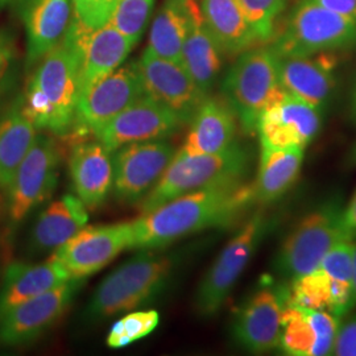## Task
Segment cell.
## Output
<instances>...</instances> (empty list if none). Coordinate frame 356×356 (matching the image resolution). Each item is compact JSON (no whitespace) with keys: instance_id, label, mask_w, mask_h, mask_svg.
I'll return each mask as SVG.
<instances>
[{"instance_id":"obj_20","label":"cell","mask_w":356,"mask_h":356,"mask_svg":"<svg viewBox=\"0 0 356 356\" xmlns=\"http://www.w3.org/2000/svg\"><path fill=\"white\" fill-rule=\"evenodd\" d=\"M335 64L334 53L279 57L281 86L288 94L323 111L337 85Z\"/></svg>"},{"instance_id":"obj_10","label":"cell","mask_w":356,"mask_h":356,"mask_svg":"<svg viewBox=\"0 0 356 356\" xmlns=\"http://www.w3.org/2000/svg\"><path fill=\"white\" fill-rule=\"evenodd\" d=\"M286 304L288 286L273 280L261 282L234 318L231 329L234 341L252 354L279 350Z\"/></svg>"},{"instance_id":"obj_45","label":"cell","mask_w":356,"mask_h":356,"mask_svg":"<svg viewBox=\"0 0 356 356\" xmlns=\"http://www.w3.org/2000/svg\"><path fill=\"white\" fill-rule=\"evenodd\" d=\"M0 206H1V204H0Z\"/></svg>"},{"instance_id":"obj_3","label":"cell","mask_w":356,"mask_h":356,"mask_svg":"<svg viewBox=\"0 0 356 356\" xmlns=\"http://www.w3.org/2000/svg\"><path fill=\"white\" fill-rule=\"evenodd\" d=\"M175 266L173 256L143 250L103 279L86 307L88 319L110 318L152 302L169 285Z\"/></svg>"},{"instance_id":"obj_17","label":"cell","mask_w":356,"mask_h":356,"mask_svg":"<svg viewBox=\"0 0 356 356\" xmlns=\"http://www.w3.org/2000/svg\"><path fill=\"white\" fill-rule=\"evenodd\" d=\"M144 92L189 123L207 97L184 65L161 58L145 49L136 61Z\"/></svg>"},{"instance_id":"obj_26","label":"cell","mask_w":356,"mask_h":356,"mask_svg":"<svg viewBox=\"0 0 356 356\" xmlns=\"http://www.w3.org/2000/svg\"><path fill=\"white\" fill-rule=\"evenodd\" d=\"M89 210L73 194H65L48 204L38 216L31 232L33 252L56 251L88 226Z\"/></svg>"},{"instance_id":"obj_22","label":"cell","mask_w":356,"mask_h":356,"mask_svg":"<svg viewBox=\"0 0 356 356\" xmlns=\"http://www.w3.org/2000/svg\"><path fill=\"white\" fill-rule=\"evenodd\" d=\"M69 172L82 204L89 211L99 209L113 189V153L98 140L79 141L70 151Z\"/></svg>"},{"instance_id":"obj_16","label":"cell","mask_w":356,"mask_h":356,"mask_svg":"<svg viewBox=\"0 0 356 356\" xmlns=\"http://www.w3.org/2000/svg\"><path fill=\"white\" fill-rule=\"evenodd\" d=\"M322 127V110L285 94L270 104L257 119L256 134L260 148L305 149L318 136Z\"/></svg>"},{"instance_id":"obj_43","label":"cell","mask_w":356,"mask_h":356,"mask_svg":"<svg viewBox=\"0 0 356 356\" xmlns=\"http://www.w3.org/2000/svg\"><path fill=\"white\" fill-rule=\"evenodd\" d=\"M354 296H355V304H356V251H355V260H354Z\"/></svg>"},{"instance_id":"obj_1","label":"cell","mask_w":356,"mask_h":356,"mask_svg":"<svg viewBox=\"0 0 356 356\" xmlns=\"http://www.w3.org/2000/svg\"><path fill=\"white\" fill-rule=\"evenodd\" d=\"M254 204L252 184L245 181L179 195L131 220L129 250H159L204 229L227 226Z\"/></svg>"},{"instance_id":"obj_29","label":"cell","mask_w":356,"mask_h":356,"mask_svg":"<svg viewBox=\"0 0 356 356\" xmlns=\"http://www.w3.org/2000/svg\"><path fill=\"white\" fill-rule=\"evenodd\" d=\"M35 127L22 111L20 98L0 116V191H7L16 169L38 138Z\"/></svg>"},{"instance_id":"obj_7","label":"cell","mask_w":356,"mask_h":356,"mask_svg":"<svg viewBox=\"0 0 356 356\" xmlns=\"http://www.w3.org/2000/svg\"><path fill=\"white\" fill-rule=\"evenodd\" d=\"M344 206L338 198L319 204L300 219L281 243L275 257V270L292 281L317 269L323 257L346 236Z\"/></svg>"},{"instance_id":"obj_31","label":"cell","mask_w":356,"mask_h":356,"mask_svg":"<svg viewBox=\"0 0 356 356\" xmlns=\"http://www.w3.org/2000/svg\"><path fill=\"white\" fill-rule=\"evenodd\" d=\"M288 304L331 313L332 280L318 267L304 276L289 281Z\"/></svg>"},{"instance_id":"obj_15","label":"cell","mask_w":356,"mask_h":356,"mask_svg":"<svg viewBox=\"0 0 356 356\" xmlns=\"http://www.w3.org/2000/svg\"><path fill=\"white\" fill-rule=\"evenodd\" d=\"M182 124L185 123L179 116L144 94L99 128L94 136L113 153L134 143L164 140L176 134Z\"/></svg>"},{"instance_id":"obj_8","label":"cell","mask_w":356,"mask_h":356,"mask_svg":"<svg viewBox=\"0 0 356 356\" xmlns=\"http://www.w3.org/2000/svg\"><path fill=\"white\" fill-rule=\"evenodd\" d=\"M272 225L273 220L260 210L222 248L194 296V309L201 317L210 318L220 312Z\"/></svg>"},{"instance_id":"obj_25","label":"cell","mask_w":356,"mask_h":356,"mask_svg":"<svg viewBox=\"0 0 356 356\" xmlns=\"http://www.w3.org/2000/svg\"><path fill=\"white\" fill-rule=\"evenodd\" d=\"M70 280L66 269L51 257L40 264L13 261L4 272L0 289V318L13 307Z\"/></svg>"},{"instance_id":"obj_14","label":"cell","mask_w":356,"mask_h":356,"mask_svg":"<svg viewBox=\"0 0 356 356\" xmlns=\"http://www.w3.org/2000/svg\"><path fill=\"white\" fill-rule=\"evenodd\" d=\"M81 284L73 279L13 307L0 318V343L15 347L36 341L64 317Z\"/></svg>"},{"instance_id":"obj_42","label":"cell","mask_w":356,"mask_h":356,"mask_svg":"<svg viewBox=\"0 0 356 356\" xmlns=\"http://www.w3.org/2000/svg\"><path fill=\"white\" fill-rule=\"evenodd\" d=\"M350 115L351 119L356 123V83L354 91H353V97H351V106H350Z\"/></svg>"},{"instance_id":"obj_4","label":"cell","mask_w":356,"mask_h":356,"mask_svg":"<svg viewBox=\"0 0 356 356\" xmlns=\"http://www.w3.org/2000/svg\"><path fill=\"white\" fill-rule=\"evenodd\" d=\"M251 168V152L236 143L227 151L188 154L178 149L163 177L141 202L140 216L191 191L242 182Z\"/></svg>"},{"instance_id":"obj_44","label":"cell","mask_w":356,"mask_h":356,"mask_svg":"<svg viewBox=\"0 0 356 356\" xmlns=\"http://www.w3.org/2000/svg\"><path fill=\"white\" fill-rule=\"evenodd\" d=\"M11 1H13V0H0V8H3V7H6V6H8Z\"/></svg>"},{"instance_id":"obj_21","label":"cell","mask_w":356,"mask_h":356,"mask_svg":"<svg viewBox=\"0 0 356 356\" xmlns=\"http://www.w3.org/2000/svg\"><path fill=\"white\" fill-rule=\"evenodd\" d=\"M20 16L26 38V67H32L63 40L73 20L72 0H23Z\"/></svg>"},{"instance_id":"obj_12","label":"cell","mask_w":356,"mask_h":356,"mask_svg":"<svg viewBox=\"0 0 356 356\" xmlns=\"http://www.w3.org/2000/svg\"><path fill=\"white\" fill-rule=\"evenodd\" d=\"M144 94L136 61L119 66L79 95L72 132L94 135Z\"/></svg>"},{"instance_id":"obj_11","label":"cell","mask_w":356,"mask_h":356,"mask_svg":"<svg viewBox=\"0 0 356 356\" xmlns=\"http://www.w3.org/2000/svg\"><path fill=\"white\" fill-rule=\"evenodd\" d=\"M176 148L164 140L128 144L113 152V191L120 204H140L163 177Z\"/></svg>"},{"instance_id":"obj_13","label":"cell","mask_w":356,"mask_h":356,"mask_svg":"<svg viewBox=\"0 0 356 356\" xmlns=\"http://www.w3.org/2000/svg\"><path fill=\"white\" fill-rule=\"evenodd\" d=\"M131 242V222L86 226L53 251L51 257L66 269L72 279L83 280L107 267L124 250H129Z\"/></svg>"},{"instance_id":"obj_32","label":"cell","mask_w":356,"mask_h":356,"mask_svg":"<svg viewBox=\"0 0 356 356\" xmlns=\"http://www.w3.org/2000/svg\"><path fill=\"white\" fill-rule=\"evenodd\" d=\"M160 323V314L156 310L131 312L123 318L114 322L107 335V346L123 348L152 334Z\"/></svg>"},{"instance_id":"obj_37","label":"cell","mask_w":356,"mask_h":356,"mask_svg":"<svg viewBox=\"0 0 356 356\" xmlns=\"http://www.w3.org/2000/svg\"><path fill=\"white\" fill-rule=\"evenodd\" d=\"M331 355L356 356V316L341 325Z\"/></svg>"},{"instance_id":"obj_33","label":"cell","mask_w":356,"mask_h":356,"mask_svg":"<svg viewBox=\"0 0 356 356\" xmlns=\"http://www.w3.org/2000/svg\"><path fill=\"white\" fill-rule=\"evenodd\" d=\"M154 0H116L110 23L136 45L152 16Z\"/></svg>"},{"instance_id":"obj_2","label":"cell","mask_w":356,"mask_h":356,"mask_svg":"<svg viewBox=\"0 0 356 356\" xmlns=\"http://www.w3.org/2000/svg\"><path fill=\"white\" fill-rule=\"evenodd\" d=\"M79 48L67 31L64 40L36 64L20 97L23 114L38 131L56 136L72 132L79 98Z\"/></svg>"},{"instance_id":"obj_39","label":"cell","mask_w":356,"mask_h":356,"mask_svg":"<svg viewBox=\"0 0 356 356\" xmlns=\"http://www.w3.org/2000/svg\"><path fill=\"white\" fill-rule=\"evenodd\" d=\"M343 225L346 232L356 239V191L343 209Z\"/></svg>"},{"instance_id":"obj_41","label":"cell","mask_w":356,"mask_h":356,"mask_svg":"<svg viewBox=\"0 0 356 356\" xmlns=\"http://www.w3.org/2000/svg\"><path fill=\"white\" fill-rule=\"evenodd\" d=\"M8 66H10V64L3 65L0 67V97L4 92L6 88L8 86V76H10Z\"/></svg>"},{"instance_id":"obj_38","label":"cell","mask_w":356,"mask_h":356,"mask_svg":"<svg viewBox=\"0 0 356 356\" xmlns=\"http://www.w3.org/2000/svg\"><path fill=\"white\" fill-rule=\"evenodd\" d=\"M331 11L341 13L356 23V0H314Z\"/></svg>"},{"instance_id":"obj_27","label":"cell","mask_w":356,"mask_h":356,"mask_svg":"<svg viewBox=\"0 0 356 356\" xmlns=\"http://www.w3.org/2000/svg\"><path fill=\"white\" fill-rule=\"evenodd\" d=\"M304 159L305 149L301 148H260L259 169L252 184L256 204H273L291 191L300 177Z\"/></svg>"},{"instance_id":"obj_34","label":"cell","mask_w":356,"mask_h":356,"mask_svg":"<svg viewBox=\"0 0 356 356\" xmlns=\"http://www.w3.org/2000/svg\"><path fill=\"white\" fill-rule=\"evenodd\" d=\"M236 3L257 40L268 42L275 36L277 19L285 10L288 0H236Z\"/></svg>"},{"instance_id":"obj_24","label":"cell","mask_w":356,"mask_h":356,"mask_svg":"<svg viewBox=\"0 0 356 356\" xmlns=\"http://www.w3.org/2000/svg\"><path fill=\"white\" fill-rule=\"evenodd\" d=\"M225 53L204 24L198 0H189V26L182 47L181 64L206 95L214 88Z\"/></svg>"},{"instance_id":"obj_35","label":"cell","mask_w":356,"mask_h":356,"mask_svg":"<svg viewBox=\"0 0 356 356\" xmlns=\"http://www.w3.org/2000/svg\"><path fill=\"white\" fill-rule=\"evenodd\" d=\"M356 239L346 236L323 257L319 267L322 268L331 279L354 286V260H355Z\"/></svg>"},{"instance_id":"obj_40","label":"cell","mask_w":356,"mask_h":356,"mask_svg":"<svg viewBox=\"0 0 356 356\" xmlns=\"http://www.w3.org/2000/svg\"><path fill=\"white\" fill-rule=\"evenodd\" d=\"M13 51H15V45H13L11 35L4 29H0V67L3 65L11 63Z\"/></svg>"},{"instance_id":"obj_28","label":"cell","mask_w":356,"mask_h":356,"mask_svg":"<svg viewBox=\"0 0 356 356\" xmlns=\"http://www.w3.org/2000/svg\"><path fill=\"white\" fill-rule=\"evenodd\" d=\"M209 32L225 54L236 56L259 41L236 0H198Z\"/></svg>"},{"instance_id":"obj_18","label":"cell","mask_w":356,"mask_h":356,"mask_svg":"<svg viewBox=\"0 0 356 356\" xmlns=\"http://www.w3.org/2000/svg\"><path fill=\"white\" fill-rule=\"evenodd\" d=\"M69 33L76 40L81 54L79 95L124 64L131 51L136 47L131 38L120 33L111 23L90 31L72 20Z\"/></svg>"},{"instance_id":"obj_36","label":"cell","mask_w":356,"mask_h":356,"mask_svg":"<svg viewBox=\"0 0 356 356\" xmlns=\"http://www.w3.org/2000/svg\"><path fill=\"white\" fill-rule=\"evenodd\" d=\"M73 20L90 31L110 23L116 0H72Z\"/></svg>"},{"instance_id":"obj_23","label":"cell","mask_w":356,"mask_h":356,"mask_svg":"<svg viewBox=\"0 0 356 356\" xmlns=\"http://www.w3.org/2000/svg\"><path fill=\"white\" fill-rule=\"evenodd\" d=\"M189 123V132L179 149L182 152H225L238 143V116L226 99L207 95Z\"/></svg>"},{"instance_id":"obj_19","label":"cell","mask_w":356,"mask_h":356,"mask_svg":"<svg viewBox=\"0 0 356 356\" xmlns=\"http://www.w3.org/2000/svg\"><path fill=\"white\" fill-rule=\"evenodd\" d=\"M341 318L325 310L286 304L279 350L291 356L331 355Z\"/></svg>"},{"instance_id":"obj_6","label":"cell","mask_w":356,"mask_h":356,"mask_svg":"<svg viewBox=\"0 0 356 356\" xmlns=\"http://www.w3.org/2000/svg\"><path fill=\"white\" fill-rule=\"evenodd\" d=\"M270 48L279 57L355 49L356 23L314 0H300Z\"/></svg>"},{"instance_id":"obj_30","label":"cell","mask_w":356,"mask_h":356,"mask_svg":"<svg viewBox=\"0 0 356 356\" xmlns=\"http://www.w3.org/2000/svg\"><path fill=\"white\" fill-rule=\"evenodd\" d=\"M188 26L189 0H165L153 17L147 49L161 58L181 63Z\"/></svg>"},{"instance_id":"obj_5","label":"cell","mask_w":356,"mask_h":356,"mask_svg":"<svg viewBox=\"0 0 356 356\" xmlns=\"http://www.w3.org/2000/svg\"><path fill=\"white\" fill-rule=\"evenodd\" d=\"M222 90L243 129L254 134L260 114L286 94L281 86L279 56L270 47L242 51L225 76Z\"/></svg>"},{"instance_id":"obj_9","label":"cell","mask_w":356,"mask_h":356,"mask_svg":"<svg viewBox=\"0 0 356 356\" xmlns=\"http://www.w3.org/2000/svg\"><path fill=\"white\" fill-rule=\"evenodd\" d=\"M60 161L61 151L56 141L45 135H38L6 191L8 218L13 226H17L35 207L51 198L58 182Z\"/></svg>"}]
</instances>
